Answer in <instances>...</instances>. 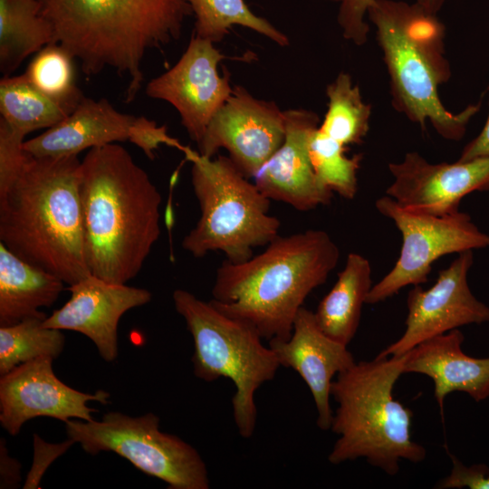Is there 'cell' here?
Listing matches in <instances>:
<instances>
[{"instance_id":"obj_1","label":"cell","mask_w":489,"mask_h":489,"mask_svg":"<svg viewBox=\"0 0 489 489\" xmlns=\"http://www.w3.org/2000/svg\"><path fill=\"white\" fill-rule=\"evenodd\" d=\"M79 188L91 274L127 283L140 272L159 237L160 193L118 143L88 150L81 161Z\"/></svg>"},{"instance_id":"obj_2","label":"cell","mask_w":489,"mask_h":489,"mask_svg":"<svg viewBox=\"0 0 489 489\" xmlns=\"http://www.w3.org/2000/svg\"><path fill=\"white\" fill-rule=\"evenodd\" d=\"M81 160L34 157L0 193V243L24 261L74 284L91 275L85 261Z\"/></svg>"},{"instance_id":"obj_3","label":"cell","mask_w":489,"mask_h":489,"mask_svg":"<svg viewBox=\"0 0 489 489\" xmlns=\"http://www.w3.org/2000/svg\"><path fill=\"white\" fill-rule=\"evenodd\" d=\"M54 40L86 76L110 68L129 79L125 101L144 82L146 53L180 37L192 9L187 0H40Z\"/></svg>"},{"instance_id":"obj_4","label":"cell","mask_w":489,"mask_h":489,"mask_svg":"<svg viewBox=\"0 0 489 489\" xmlns=\"http://www.w3.org/2000/svg\"><path fill=\"white\" fill-rule=\"evenodd\" d=\"M340 254L323 230L278 235L244 262L225 260L216 270L210 302L268 341L288 340L305 299L326 282Z\"/></svg>"},{"instance_id":"obj_5","label":"cell","mask_w":489,"mask_h":489,"mask_svg":"<svg viewBox=\"0 0 489 489\" xmlns=\"http://www.w3.org/2000/svg\"><path fill=\"white\" fill-rule=\"evenodd\" d=\"M367 15L389 75L393 104L424 129L429 122L446 139H461L481 102L454 113L442 103L438 87L450 78L444 57V25L418 2L376 0Z\"/></svg>"},{"instance_id":"obj_6","label":"cell","mask_w":489,"mask_h":489,"mask_svg":"<svg viewBox=\"0 0 489 489\" xmlns=\"http://www.w3.org/2000/svg\"><path fill=\"white\" fill-rule=\"evenodd\" d=\"M405 360L406 354L356 362L332 381L331 396L338 406L331 429L339 438L328 455L331 464L365 458L395 475L400 460L426 458V448L411 438L413 412L393 397Z\"/></svg>"},{"instance_id":"obj_7","label":"cell","mask_w":489,"mask_h":489,"mask_svg":"<svg viewBox=\"0 0 489 489\" xmlns=\"http://www.w3.org/2000/svg\"><path fill=\"white\" fill-rule=\"evenodd\" d=\"M185 154L200 208L196 226L183 238L186 251L197 258L220 251L237 264L279 235L281 223L269 214L270 199L229 157L206 158L190 149Z\"/></svg>"},{"instance_id":"obj_8","label":"cell","mask_w":489,"mask_h":489,"mask_svg":"<svg viewBox=\"0 0 489 489\" xmlns=\"http://www.w3.org/2000/svg\"><path fill=\"white\" fill-rule=\"evenodd\" d=\"M172 298L193 338L195 376L206 382L231 379L235 388L232 398L235 424L242 437H251L257 417L254 394L274 378L281 366L276 355L263 344L254 327L224 314L210 302L183 289L175 290Z\"/></svg>"},{"instance_id":"obj_9","label":"cell","mask_w":489,"mask_h":489,"mask_svg":"<svg viewBox=\"0 0 489 489\" xmlns=\"http://www.w3.org/2000/svg\"><path fill=\"white\" fill-rule=\"evenodd\" d=\"M68 438L91 454L112 452L170 489H208L206 463L195 447L159 430V418L149 412L130 417L111 411L101 420L65 422Z\"/></svg>"},{"instance_id":"obj_10","label":"cell","mask_w":489,"mask_h":489,"mask_svg":"<svg viewBox=\"0 0 489 489\" xmlns=\"http://www.w3.org/2000/svg\"><path fill=\"white\" fill-rule=\"evenodd\" d=\"M375 206L394 222L402 245L394 267L372 285L368 304L385 301L406 286L425 283L433 263L444 255L489 247V235L459 210L445 216L423 214L399 206L388 196L377 199Z\"/></svg>"},{"instance_id":"obj_11","label":"cell","mask_w":489,"mask_h":489,"mask_svg":"<svg viewBox=\"0 0 489 489\" xmlns=\"http://www.w3.org/2000/svg\"><path fill=\"white\" fill-rule=\"evenodd\" d=\"M129 141L153 159L161 145L185 152L187 149L168 134L166 126L146 117L117 110L102 98L84 97L63 120L25 140L24 151L34 157H63L107 144Z\"/></svg>"},{"instance_id":"obj_12","label":"cell","mask_w":489,"mask_h":489,"mask_svg":"<svg viewBox=\"0 0 489 489\" xmlns=\"http://www.w3.org/2000/svg\"><path fill=\"white\" fill-rule=\"evenodd\" d=\"M286 118L274 101L260 100L234 85L231 95L208 123L199 154L213 158L220 149L248 178L281 147Z\"/></svg>"},{"instance_id":"obj_13","label":"cell","mask_w":489,"mask_h":489,"mask_svg":"<svg viewBox=\"0 0 489 489\" xmlns=\"http://www.w3.org/2000/svg\"><path fill=\"white\" fill-rule=\"evenodd\" d=\"M473 251L458 254L439 272L428 289L416 285L408 292L406 329L401 337L382 350L378 358L402 356L419 343L469 324L489 321V307L471 292L467 274Z\"/></svg>"},{"instance_id":"obj_14","label":"cell","mask_w":489,"mask_h":489,"mask_svg":"<svg viewBox=\"0 0 489 489\" xmlns=\"http://www.w3.org/2000/svg\"><path fill=\"white\" fill-rule=\"evenodd\" d=\"M228 58L213 42L192 34L175 65L146 86L149 97L167 101L177 110L183 127L197 145L213 116L232 93L229 72H218L220 62Z\"/></svg>"},{"instance_id":"obj_15","label":"cell","mask_w":489,"mask_h":489,"mask_svg":"<svg viewBox=\"0 0 489 489\" xmlns=\"http://www.w3.org/2000/svg\"><path fill=\"white\" fill-rule=\"evenodd\" d=\"M53 359L38 358L24 363L0 378V423L11 436H17L23 425L38 417L93 420L97 410L88 402L107 404L110 393H86L60 380L53 369Z\"/></svg>"},{"instance_id":"obj_16","label":"cell","mask_w":489,"mask_h":489,"mask_svg":"<svg viewBox=\"0 0 489 489\" xmlns=\"http://www.w3.org/2000/svg\"><path fill=\"white\" fill-rule=\"evenodd\" d=\"M393 181L386 194L415 212L445 216L457 212L461 200L489 189V158L431 163L416 151L388 164Z\"/></svg>"},{"instance_id":"obj_17","label":"cell","mask_w":489,"mask_h":489,"mask_svg":"<svg viewBox=\"0 0 489 489\" xmlns=\"http://www.w3.org/2000/svg\"><path fill=\"white\" fill-rule=\"evenodd\" d=\"M68 290L70 299L46 317L43 325L85 335L105 361H114L118 356L120 318L129 310L149 303L151 292L127 283L107 282L92 274L69 285Z\"/></svg>"},{"instance_id":"obj_18","label":"cell","mask_w":489,"mask_h":489,"mask_svg":"<svg viewBox=\"0 0 489 489\" xmlns=\"http://www.w3.org/2000/svg\"><path fill=\"white\" fill-rule=\"evenodd\" d=\"M286 134L281 147L254 175V183L270 200L308 211L331 203L332 191L318 179L309 142L319 127V116L305 109L284 110Z\"/></svg>"},{"instance_id":"obj_19","label":"cell","mask_w":489,"mask_h":489,"mask_svg":"<svg viewBox=\"0 0 489 489\" xmlns=\"http://www.w3.org/2000/svg\"><path fill=\"white\" fill-rule=\"evenodd\" d=\"M281 366L295 370L309 388L317 411L316 424L331 429V386L333 377L352 367L356 361L347 345L325 335L318 327L313 312L302 307L288 340L268 341Z\"/></svg>"},{"instance_id":"obj_20","label":"cell","mask_w":489,"mask_h":489,"mask_svg":"<svg viewBox=\"0 0 489 489\" xmlns=\"http://www.w3.org/2000/svg\"><path fill=\"white\" fill-rule=\"evenodd\" d=\"M459 329L428 339L406 353L404 373H419L434 383V396L443 412L446 397L465 392L474 400L489 397V358L477 359L462 350Z\"/></svg>"},{"instance_id":"obj_21","label":"cell","mask_w":489,"mask_h":489,"mask_svg":"<svg viewBox=\"0 0 489 489\" xmlns=\"http://www.w3.org/2000/svg\"><path fill=\"white\" fill-rule=\"evenodd\" d=\"M54 274L24 261L0 243V326L33 317L52 306L63 290Z\"/></svg>"},{"instance_id":"obj_22","label":"cell","mask_w":489,"mask_h":489,"mask_svg":"<svg viewBox=\"0 0 489 489\" xmlns=\"http://www.w3.org/2000/svg\"><path fill=\"white\" fill-rule=\"evenodd\" d=\"M371 287L369 261L360 254L350 253L335 284L313 312L321 331L348 346L357 332Z\"/></svg>"},{"instance_id":"obj_23","label":"cell","mask_w":489,"mask_h":489,"mask_svg":"<svg viewBox=\"0 0 489 489\" xmlns=\"http://www.w3.org/2000/svg\"><path fill=\"white\" fill-rule=\"evenodd\" d=\"M40 0H0V71L10 76L30 55L53 43Z\"/></svg>"},{"instance_id":"obj_24","label":"cell","mask_w":489,"mask_h":489,"mask_svg":"<svg viewBox=\"0 0 489 489\" xmlns=\"http://www.w3.org/2000/svg\"><path fill=\"white\" fill-rule=\"evenodd\" d=\"M73 110L38 91L24 74L0 81V120L24 138L32 131L55 126Z\"/></svg>"},{"instance_id":"obj_25","label":"cell","mask_w":489,"mask_h":489,"mask_svg":"<svg viewBox=\"0 0 489 489\" xmlns=\"http://www.w3.org/2000/svg\"><path fill=\"white\" fill-rule=\"evenodd\" d=\"M328 108L318 129L344 147L362 143L369 130L371 106L347 72H340L326 87Z\"/></svg>"},{"instance_id":"obj_26","label":"cell","mask_w":489,"mask_h":489,"mask_svg":"<svg viewBox=\"0 0 489 489\" xmlns=\"http://www.w3.org/2000/svg\"><path fill=\"white\" fill-rule=\"evenodd\" d=\"M196 17L194 34L215 43L239 25L251 29L279 46L289 45V38L268 20L256 15L244 0H187Z\"/></svg>"},{"instance_id":"obj_27","label":"cell","mask_w":489,"mask_h":489,"mask_svg":"<svg viewBox=\"0 0 489 489\" xmlns=\"http://www.w3.org/2000/svg\"><path fill=\"white\" fill-rule=\"evenodd\" d=\"M46 317H33L9 326H0V375L36 360L56 359L62 352V330L43 325Z\"/></svg>"},{"instance_id":"obj_28","label":"cell","mask_w":489,"mask_h":489,"mask_svg":"<svg viewBox=\"0 0 489 489\" xmlns=\"http://www.w3.org/2000/svg\"><path fill=\"white\" fill-rule=\"evenodd\" d=\"M74 60L62 45L51 43L34 55L23 74L49 98L75 109L83 94L76 83Z\"/></svg>"},{"instance_id":"obj_29","label":"cell","mask_w":489,"mask_h":489,"mask_svg":"<svg viewBox=\"0 0 489 489\" xmlns=\"http://www.w3.org/2000/svg\"><path fill=\"white\" fill-rule=\"evenodd\" d=\"M347 147L324 135L317 128L309 142V152L319 181L346 199H353L358 191V171L361 155L348 157Z\"/></svg>"},{"instance_id":"obj_30","label":"cell","mask_w":489,"mask_h":489,"mask_svg":"<svg viewBox=\"0 0 489 489\" xmlns=\"http://www.w3.org/2000/svg\"><path fill=\"white\" fill-rule=\"evenodd\" d=\"M338 4L337 22L345 40L358 46L368 41L369 25L365 21L368 10L376 0H324ZM445 0H417L427 10L436 14Z\"/></svg>"},{"instance_id":"obj_31","label":"cell","mask_w":489,"mask_h":489,"mask_svg":"<svg viewBox=\"0 0 489 489\" xmlns=\"http://www.w3.org/2000/svg\"><path fill=\"white\" fill-rule=\"evenodd\" d=\"M24 141V136L0 120V193L14 180L28 158Z\"/></svg>"},{"instance_id":"obj_32","label":"cell","mask_w":489,"mask_h":489,"mask_svg":"<svg viewBox=\"0 0 489 489\" xmlns=\"http://www.w3.org/2000/svg\"><path fill=\"white\" fill-rule=\"evenodd\" d=\"M73 444L75 443L70 438L62 443H48L37 434H34L33 464L26 476L24 488H39L41 479L47 468Z\"/></svg>"},{"instance_id":"obj_33","label":"cell","mask_w":489,"mask_h":489,"mask_svg":"<svg viewBox=\"0 0 489 489\" xmlns=\"http://www.w3.org/2000/svg\"><path fill=\"white\" fill-rule=\"evenodd\" d=\"M448 455L453 465L451 473L436 484V488L489 489V468L486 465L466 466L452 454Z\"/></svg>"},{"instance_id":"obj_34","label":"cell","mask_w":489,"mask_h":489,"mask_svg":"<svg viewBox=\"0 0 489 489\" xmlns=\"http://www.w3.org/2000/svg\"><path fill=\"white\" fill-rule=\"evenodd\" d=\"M22 480L21 464L11 456L6 447L5 439H0V488L19 487Z\"/></svg>"},{"instance_id":"obj_35","label":"cell","mask_w":489,"mask_h":489,"mask_svg":"<svg viewBox=\"0 0 489 489\" xmlns=\"http://www.w3.org/2000/svg\"><path fill=\"white\" fill-rule=\"evenodd\" d=\"M488 105H489V85ZM476 158H489V111L486 121L480 133L465 145L459 157V160H469Z\"/></svg>"}]
</instances>
